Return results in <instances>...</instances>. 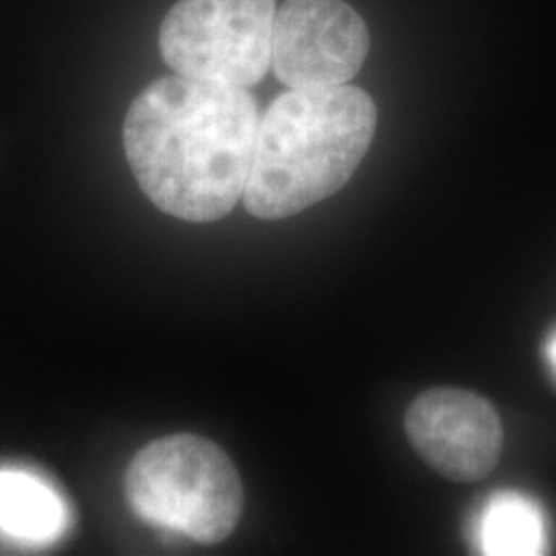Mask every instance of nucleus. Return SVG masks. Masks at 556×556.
Segmentation results:
<instances>
[{"label": "nucleus", "mask_w": 556, "mask_h": 556, "mask_svg": "<svg viewBox=\"0 0 556 556\" xmlns=\"http://www.w3.org/2000/svg\"><path fill=\"white\" fill-rule=\"evenodd\" d=\"M275 17V0H179L161 25V54L176 75L248 89L273 66Z\"/></svg>", "instance_id": "4"}, {"label": "nucleus", "mask_w": 556, "mask_h": 556, "mask_svg": "<svg viewBox=\"0 0 556 556\" xmlns=\"http://www.w3.org/2000/svg\"><path fill=\"white\" fill-rule=\"evenodd\" d=\"M477 544L482 555H542L548 546L546 516L536 501L523 493H497L478 516Z\"/></svg>", "instance_id": "8"}, {"label": "nucleus", "mask_w": 556, "mask_h": 556, "mask_svg": "<svg viewBox=\"0 0 556 556\" xmlns=\"http://www.w3.org/2000/svg\"><path fill=\"white\" fill-rule=\"evenodd\" d=\"M406 435L418 456L441 477L477 482L501 457L503 427L486 397L459 388H433L410 404Z\"/></svg>", "instance_id": "6"}, {"label": "nucleus", "mask_w": 556, "mask_h": 556, "mask_svg": "<svg viewBox=\"0 0 556 556\" xmlns=\"http://www.w3.org/2000/svg\"><path fill=\"white\" fill-rule=\"evenodd\" d=\"M126 497L147 523L219 544L243 511V486L229 456L199 435H167L144 445L128 466Z\"/></svg>", "instance_id": "3"}, {"label": "nucleus", "mask_w": 556, "mask_h": 556, "mask_svg": "<svg viewBox=\"0 0 556 556\" xmlns=\"http://www.w3.org/2000/svg\"><path fill=\"white\" fill-rule=\"evenodd\" d=\"M369 54V29L344 0H285L273 31V71L289 89L349 85Z\"/></svg>", "instance_id": "5"}, {"label": "nucleus", "mask_w": 556, "mask_h": 556, "mask_svg": "<svg viewBox=\"0 0 556 556\" xmlns=\"http://www.w3.org/2000/svg\"><path fill=\"white\" fill-rule=\"evenodd\" d=\"M66 526V503L50 482L25 468H0V536L23 546H46Z\"/></svg>", "instance_id": "7"}, {"label": "nucleus", "mask_w": 556, "mask_h": 556, "mask_svg": "<svg viewBox=\"0 0 556 556\" xmlns=\"http://www.w3.org/2000/svg\"><path fill=\"white\" fill-rule=\"evenodd\" d=\"M376 128L378 108L358 87L289 89L260 118L245 208L258 219H287L337 194Z\"/></svg>", "instance_id": "2"}, {"label": "nucleus", "mask_w": 556, "mask_h": 556, "mask_svg": "<svg viewBox=\"0 0 556 556\" xmlns=\"http://www.w3.org/2000/svg\"><path fill=\"white\" fill-rule=\"evenodd\" d=\"M258 126V105L245 87L174 75L130 105L124 151L160 211L213 223L243 199Z\"/></svg>", "instance_id": "1"}, {"label": "nucleus", "mask_w": 556, "mask_h": 556, "mask_svg": "<svg viewBox=\"0 0 556 556\" xmlns=\"http://www.w3.org/2000/svg\"><path fill=\"white\" fill-rule=\"evenodd\" d=\"M544 361H546V367H548L551 378L556 381V330L551 334V338L546 340V344H544Z\"/></svg>", "instance_id": "9"}]
</instances>
